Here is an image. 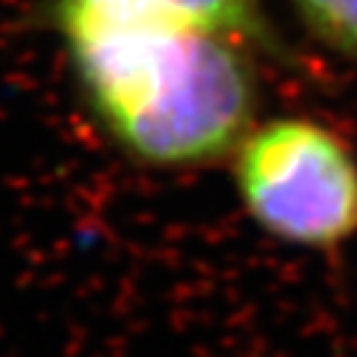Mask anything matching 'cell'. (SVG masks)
<instances>
[{
	"label": "cell",
	"mask_w": 357,
	"mask_h": 357,
	"mask_svg": "<svg viewBox=\"0 0 357 357\" xmlns=\"http://www.w3.org/2000/svg\"><path fill=\"white\" fill-rule=\"evenodd\" d=\"M236 151L241 202L268 233L302 246H336L357 233V162L331 130L283 116Z\"/></svg>",
	"instance_id": "cell-2"
},
{
	"label": "cell",
	"mask_w": 357,
	"mask_h": 357,
	"mask_svg": "<svg viewBox=\"0 0 357 357\" xmlns=\"http://www.w3.org/2000/svg\"><path fill=\"white\" fill-rule=\"evenodd\" d=\"M96 114L130 153L202 165L238 149L257 82L238 43L175 19L56 13Z\"/></svg>",
	"instance_id": "cell-1"
},
{
	"label": "cell",
	"mask_w": 357,
	"mask_h": 357,
	"mask_svg": "<svg viewBox=\"0 0 357 357\" xmlns=\"http://www.w3.org/2000/svg\"><path fill=\"white\" fill-rule=\"evenodd\" d=\"M296 8L326 45L357 56V0H296Z\"/></svg>",
	"instance_id": "cell-4"
},
{
	"label": "cell",
	"mask_w": 357,
	"mask_h": 357,
	"mask_svg": "<svg viewBox=\"0 0 357 357\" xmlns=\"http://www.w3.org/2000/svg\"><path fill=\"white\" fill-rule=\"evenodd\" d=\"M56 11L175 19L233 43L270 45L273 35L257 0H59Z\"/></svg>",
	"instance_id": "cell-3"
}]
</instances>
